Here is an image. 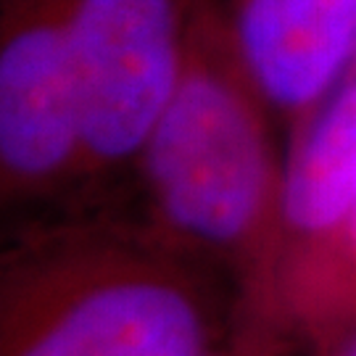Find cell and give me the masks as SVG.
Returning a JSON list of instances; mask_svg holds the SVG:
<instances>
[{
	"label": "cell",
	"instance_id": "6da1fadb",
	"mask_svg": "<svg viewBox=\"0 0 356 356\" xmlns=\"http://www.w3.org/2000/svg\"><path fill=\"white\" fill-rule=\"evenodd\" d=\"M251 92L243 69L198 51L193 26L185 74L143 153L164 211L195 238L235 241L264 204L269 145Z\"/></svg>",
	"mask_w": 356,
	"mask_h": 356
},
{
	"label": "cell",
	"instance_id": "7a4b0ae2",
	"mask_svg": "<svg viewBox=\"0 0 356 356\" xmlns=\"http://www.w3.org/2000/svg\"><path fill=\"white\" fill-rule=\"evenodd\" d=\"M82 151L122 161L145 148L177 92L201 0H64Z\"/></svg>",
	"mask_w": 356,
	"mask_h": 356
},
{
	"label": "cell",
	"instance_id": "3957f363",
	"mask_svg": "<svg viewBox=\"0 0 356 356\" xmlns=\"http://www.w3.org/2000/svg\"><path fill=\"white\" fill-rule=\"evenodd\" d=\"M82 151L79 95L64 0H6L0 48V159L24 179Z\"/></svg>",
	"mask_w": 356,
	"mask_h": 356
},
{
	"label": "cell",
	"instance_id": "277c9868",
	"mask_svg": "<svg viewBox=\"0 0 356 356\" xmlns=\"http://www.w3.org/2000/svg\"><path fill=\"white\" fill-rule=\"evenodd\" d=\"M235 61L256 95L304 114L356 58V0H227Z\"/></svg>",
	"mask_w": 356,
	"mask_h": 356
},
{
	"label": "cell",
	"instance_id": "5b68a950",
	"mask_svg": "<svg viewBox=\"0 0 356 356\" xmlns=\"http://www.w3.org/2000/svg\"><path fill=\"white\" fill-rule=\"evenodd\" d=\"M195 306L159 282H114L79 298L19 356H198Z\"/></svg>",
	"mask_w": 356,
	"mask_h": 356
},
{
	"label": "cell",
	"instance_id": "8992f818",
	"mask_svg": "<svg viewBox=\"0 0 356 356\" xmlns=\"http://www.w3.org/2000/svg\"><path fill=\"white\" fill-rule=\"evenodd\" d=\"M282 214L301 232H325L356 209V76L312 111L285 166Z\"/></svg>",
	"mask_w": 356,
	"mask_h": 356
},
{
	"label": "cell",
	"instance_id": "52a82bcc",
	"mask_svg": "<svg viewBox=\"0 0 356 356\" xmlns=\"http://www.w3.org/2000/svg\"><path fill=\"white\" fill-rule=\"evenodd\" d=\"M351 235H354V241H356V209H354V214H351Z\"/></svg>",
	"mask_w": 356,
	"mask_h": 356
},
{
	"label": "cell",
	"instance_id": "ba28073f",
	"mask_svg": "<svg viewBox=\"0 0 356 356\" xmlns=\"http://www.w3.org/2000/svg\"><path fill=\"white\" fill-rule=\"evenodd\" d=\"M346 356H356V343H354V348H351V351H348Z\"/></svg>",
	"mask_w": 356,
	"mask_h": 356
}]
</instances>
